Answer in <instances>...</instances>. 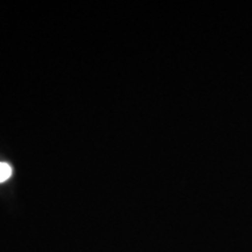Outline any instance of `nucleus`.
<instances>
[{"mask_svg":"<svg viewBox=\"0 0 252 252\" xmlns=\"http://www.w3.org/2000/svg\"><path fill=\"white\" fill-rule=\"evenodd\" d=\"M12 175V168L8 163L0 162V184L8 180L9 176Z\"/></svg>","mask_w":252,"mask_h":252,"instance_id":"1","label":"nucleus"}]
</instances>
